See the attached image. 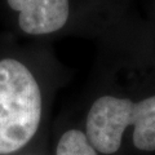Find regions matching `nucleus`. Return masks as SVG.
Returning <instances> with one entry per match:
<instances>
[{
	"label": "nucleus",
	"mask_w": 155,
	"mask_h": 155,
	"mask_svg": "<svg viewBox=\"0 0 155 155\" xmlns=\"http://www.w3.org/2000/svg\"><path fill=\"white\" fill-rule=\"evenodd\" d=\"M56 155H97V151L89 143L85 133L70 129L58 141Z\"/></svg>",
	"instance_id": "obj_4"
},
{
	"label": "nucleus",
	"mask_w": 155,
	"mask_h": 155,
	"mask_svg": "<svg viewBox=\"0 0 155 155\" xmlns=\"http://www.w3.org/2000/svg\"><path fill=\"white\" fill-rule=\"evenodd\" d=\"M18 13V25L28 35H47L62 28L70 14L69 0H7Z\"/></svg>",
	"instance_id": "obj_3"
},
{
	"label": "nucleus",
	"mask_w": 155,
	"mask_h": 155,
	"mask_svg": "<svg viewBox=\"0 0 155 155\" xmlns=\"http://www.w3.org/2000/svg\"><path fill=\"white\" fill-rule=\"evenodd\" d=\"M129 125L134 127V146L142 151H155V96L140 102L113 96L100 97L87 115L85 136L96 151L114 154Z\"/></svg>",
	"instance_id": "obj_2"
},
{
	"label": "nucleus",
	"mask_w": 155,
	"mask_h": 155,
	"mask_svg": "<svg viewBox=\"0 0 155 155\" xmlns=\"http://www.w3.org/2000/svg\"><path fill=\"white\" fill-rule=\"evenodd\" d=\"M41 119V93L27 67L13 58L0 61V155L22 149Z\"/></svg>",
	"instance_id": "obj_1"
}]
</instances>
